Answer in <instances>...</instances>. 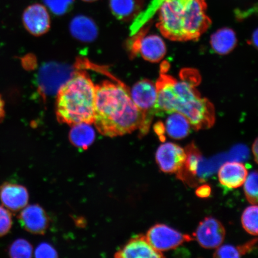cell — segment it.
<instances>
[{"instance_id":"1","label":"cell","mask_w":258,"mask_h":258,"mask_svg":"<svg viewBox=\"0 0 258 258\" xmlns=\"http://www.w3.org/2000/svg\"><path fill=\"white\" fill-rule=\"evenodd\" d=\"M200 81L195 70H185L176 79L162 68L156 83V115L177 112L184 116L196 131L212 127L215 122V108L196 89Z\"/></svg>"},{"instance_id":"2","label":"cell","mask_w":258,"mask_h":258,"mask_svg":"<svg viewBox=\"0 0 258 258\" xmlns=\"http://www.w3.org/2000/svg\"><path fill=\"white\" fill-rule=\"evenodd\" d=\"M143 117L122 83L104 81L96 86L95 124L99 133L116 137L140 130Z\"/></svg>"},{"instance_id":"3","label":"cell","mask_w":258,"mask_h":258,"mask_svg":"<svg viewBox=\"0 0 258 258\" xmlns=\"http://www.w3.org/2000/svg\"><path fill=\"white\" fill-rule=\"evenodd\" d=\"M206 0H162L157 27L174 41L198 40L211 25Z\"/></svg>"},{"instance_id":"4","label":"cell","mask_w":258,"mask_h":258,"mask_svg":"<svg viewBox=\"0 0 258 258\" xmlns=\"http://www.w3.org/2000/svg\"><path fill=\"white\" fill-rule=\"evenodd\" d=\"M96 86L88 74L75 72L57 90L56 114L60 123L93 124L95 120Z\"/></svg>"},{"instance_id":"5","label":"cell","mask_w":258,"mask_h":258,"mask_svg":"<svg viewBox=\"0 0 258 258\" xmlns=\"http://www.w3.org/2000/svg\"><path fill=\"white\" fill-rule=\"evenodd\" d=\"M132 100L143 117V125L140 134L146 135L149 131L151 122L156 115L157 91L156 83L149 80L137 82L130 90Z\"/></svg>"},{"instance_id":"6","label":"cell","mask_w":258,"mask_h":258,"mask_svg":"<svg viewBox=\"0 0 258 258\" xmlns=\"http://www.w3.org/2000/svg\"><path fill=\"white\" fill-rule=\"evenodd\" d=\"M148 243L157 251H164L175 249L180 245L194 240L184 234L164 224H156L148 231L145 235Z\"/></svg>"},{"instance_id":"7","label":"cell","mask_w":258,"mask_h":258,"mask_svg":"<svg viewBox=\"0 0 258 258\" xmlns=\"http://www.w3.org/2000/svg\"><path fill=\"white\" fill-rule=\"evenodd\" d=\"M194 236L202 247L208 249H217L223 243L225 230L218 219L207 217L200 222Z\"/></svg>"},{"instance_id":"8","label":"cell","mask_w":258,"mask_h":258,"mask_svg":"<svg viewBox=\"0 0 258 258\" xmlns=\"http://www.w3.org/2000/svg\"><path fill=\"white\" fill-rule=\"evenodd\" d=\"M156 159L162 172L176 173L185 163L186 153L185 150L179 145L167 143L161 145L158 148Z\"/></svg>"},{"instance_id":"9","label":"cell","mask_w":258,"mask_h":258,"mask_svg":"<svg viewBox=\"0 0 258 258\" xmlns=\"http://www.w3.org/2000/svg\"><path fill=\"white\" fill-rule=\"evenodd\" d=\"M132 50L148 62H159L166 54L165 43L159 35L140 34L134 41Z\"/></svg>"},{"instance_id":"10","label":"cell","mask_w":258,"mask_h":258,"mask_svg":"<svg viewBox=\"0 0 258 258\" xmlns=\"http://www.w3.org/2000/svg\"><path fill=\"white\" fill-rule=\"evenodd\" d=\"M22 21L26 30L35 36L47 33L50 28V18L47 9L38 3L30 5L25 10Z\"/></svg>"},{"instance_id":"11","label":"cell","mask_w":258,"mask_h":258,"mask_svg":"<svg viewBox=\"0 0 258 258\" xmlns=\"http://www.w3.org/2000/svg\"><path fill=\"white\" fill-rule=\"evenodd\" d=\"M185 163L181 169L176 173V176L177 178L186 184L190 186H197L201 182L198 174L203 161L202 154L194 143L188 145L185 148Z\"/></svg>"},{"instance_id":"12","label":"cell","mask_w":258,"mask_h":258,"mask_svg":"<svg viewBox=\"0 0 258 258\" xmlns=\"http://www.w3.org/2000/svg\"><path fill=\"white\" fill-rule=\"evenodd\" d=\"M19 221L25 230L32 234H44L48 226V216L41 206L36 205L26 206L22 209Z\"/></svg>"},{"instance_id":"13","label":"cell","mask_w":258,"mask_h":258,"mask_svg":"<svg viewBox=\"0 0 258 258\" xmlns=\"http://www.w3.org/2000/svg\"><path fill=\"white\" fill-rule=\"evenodd\" d=\"M114 256L118 258L164 257L162 253L151 246L144 235H138L131 238L123 247L115 253Z\"/></svg>"},{"instance_id":"14","label":"cell","mask_w":258,"mask_h":258,"mask_svg":"<svg viewBox=\"0 0 258 258\" xmlns=\"http://www.w3.org/2000/svg\"><path fill=\"white\" fill-rule=\"evenodd\" d=\"M0 201L9 211L18 212L28 204V190L17 183H3L0 185Z\"/></svg>"},{"instance_id":"15","label":"cell","mask_w":258,"mask_h":258,"mask_svg":"<svg viewBox=\"0 0 258 258\" xmlns=\"http://www.w3.org/2000/svg\"><path fill=\"white\" fill-rule=\"evenodd\" d=\"M247 175L246 166L238 162L226 163L218 172L219 182L228 188H239L244 184Z\"/></svg>"},{"instance_id":"16","label":"cell","mask_w":258,"mask_h":258,"mask_svg":"<svg viewBox=\"0 0 258 258\" xmlns=\"http://www.w3.org/2000/svg\"><path fill=\"white\" fill-rule=\"evenodd\" d=\"M145 0H109V9L118 20L129 22L137 18L144 9Z\"/></svg>"},{"instance_id":"17","label":"cell","mask_w":258,"mask_h":258,"mask_svg":"<svg viewBox=\"0 0 258 258\" xmlns=\"http://www.w3.org/2000/svg\"><path fill=\"white\" fill-rule=\"evenodd\" d=\"M70 30L74 37L86 43L95 40L98 34L95 22L88 16L82 15L76 16L72 19Z\"/></svg>"},{"instance_id":"18","label":"cell","mask_w":258,"mask_h":258,"mask_svg":"<svg viewBox=\"0 0 258 258\" xmlns=\"http://www.w3.org/2000/svg\"><path fill=\"white\" fill-rule=\"evenodd\" d=\"M237 37L234 31L230 28H222L215 32L211 36V44L216 53L228 54L233 50L237 44Z\"/></svg>"},{"instance_id":"19","label":"cell","mask_w":258,"mask_h":258,"mask_svg":"<svg viewBox=\"0 0 258 258\" xmlns=\"http://www.w3.org/2000/svg\"><path fill=\"white\" fill-rule=\"evenodd\" d=\"M91 124L80 123L72 125L69 139L74 146L86 149L93 144L95 140L96 134Z\"/></svg>"},{"instance_id":"20","label":"cell","mask_w":258,"mask_h":258,"mask_svg":"<svg viewBox=\"0 0 258 258\" xmlns=\"http://www.w3.org/2000/svg\"><path fill=\"white\" fill-rule=\"evenodd\" d=\"M169 115L164 125L167 135L175 140H181L188 136L191 124L184 116L177 112Z\"/></svg>"},{"instance_id":"21","label":"cell","mask_w":258,"mask_h":258,"mask_svg":"<svg viewBox=\"0 0 258 258\" xmlns=\"http://www.w3.org/2000/svg\"><path fill=\"white\" fill-rule=\"evenodd\" d=\"M257 242V238H254V239L248 241L240 246L224 245V246L218 247V249L215 251L214 257L219 258L240 257L252 251L254 246H256Z\"/></svg>"},{"instance_id":"22","label":"cell","mask_w":258,"mask_h":258,"mask_svg":"<svg viewBox=\"0 0 258 258\" xmlns=\"http://www.w3.org/2000/svg\"><path fill=\"white\" fill-rule=\"evenodd\" d=\"M257 206L253 205L245 209L242 215V225L244 230L251 235L257 234Z\"/></svg>"},{"instance_id":"23","label":"cell","mask_w":258,"mask_h":258,"mask_svg":"<svg viewBox=\"0 0 258 258\" xmlns=\"http://www.w3.org/2000/svg\"><path fill=\"white\" fill-rule=\"evenodd\" d=\"M33 249L31 244L25 239L15 240L9 249V256L14 258H28L32 256Z\"/></svg>"},{"instance_id":"24","label":"cell","mask_w":258,"mask_h":258,"mask_svg":"<svg viewBox=\"0 0 258 258\" xmlns=\"http://www.w3.org/2000/svg\"><path fill=\"white\" fill-rule=\"evenodd\" d=\"M244 190L245 196L250 204L257 205V173L256 171L251 172L247 175L244 181Z\"/></svg>"},{"instance_id":"25","label":"cell","mask_w":258,"mask_h":258,"mask_svg":"<svg viewBox=\"0 0 258 258\" xmlns=\"http://www.w3.org/2000/svg\"><path fill=\"white\" fill-rule=\"evenodd\" d=\"M74 0H44L45 5L54 15L66 14L72 8Z\"/></svg>"},{"instance_id":"26","label":"cell","mask_w":258,"mask_h":258,"mask_svg":"<svg viewBox=\"0 0 258 258\" xmlns=\"http://www.w3.org/2000/svg\"><path fill=\"white\" fill-rule=\"evenodd\" d=\"M12 217L8 209L0 206V237L5 236L11 230Z\"/></svg>"},{"instance_id":"27","label":"cell","mask_w":258,"mask_h":258,"mask_svg":"<svg viewBox=\"0 0 258 258\" xmlns=\"http://www.w3.org/2000/svg\"><path fill=\"white\" fill-rule=\"evenodd\" d=\"M35 256L37 257H56L55 249L47 243H42L35 250Z\"/></svg>"},{"instance_id":"28","label":"cell","mask_w":258,"mask_h":258,"mask_svg":"<svg viewBox=\"0 0 258 258\" xmlns=\"http://www.w3.org/2000/svg\"><path fill=\"white\" fill-rule=\"evenodd\" d=\"M211 187L209 185H202L196 189V195L202 199L208 198L211 195Z\"/></svg>"},{"instance_id":"29","label":"cell","mask_w":258,"mask_h":258,"mask_svg":"<svg viewBox=\"0 0 258 258\" xmlns=\"http://www.w3.org/2000/svg\"><path fill=\"white\" fill-rule=\"evenodd\" d=\"M5 117V104L2 96L0 95V122Z\"/></svg>"},{"instance_id":"30","label":"cell","mask_w":258,"mask_h":258,"mask_svg":"<svg viewBox=\"0 0 258 258\" xmlns=\"http://www.w3.org/2000/svg\"><path fill=\"white\" fill-rule=\"evenodd\" d=\"M252 151L253 153V156L254 157V160H255V162L257 163V159H258V143H257V139H256L255 141H254V143L252 146Z\"/></svg>"},{"instance_id":"31","label":"cell","mask_w":258,"mask_h":258,"mask_svg":"<svg viewBox=\"0 0 258 258\" xmlns=\"http://www.w3.org/2000/svg\"><path fill=\"white\" fill-rule=\"evenodd\" d=\"M257 30L253 32L251 38V43H252L254 47H257Z\"/></svg>"},{"instance_id":"32","label":"cell","mask_w":258,"mask_h":258,"mask_svg":"<svg viewBox=\"0 0 258 258\" xmlns=\"http://www.w3.org/2000/svg\"><path fill=\"white\" fill-rule=\"evenodd\" d=\"M82 1L88 3H92L98 1V0H82Z\"/></svg>"}]
</instances>
